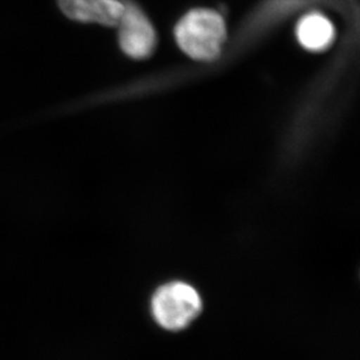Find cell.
<instances>
[{"label":"cell","instance_id":"obj_1","mask_svg":"<svg viewBox=\"0 0 360 360\" xmlns=\"http://www.w3.org/2000/svg\"><path fill=\"white\" fill-rule=\"evenodd\" d=\"M175 38L181 49L198 61H212L221 54L226 39V27L221 14L196 8L176 25Z\"/></svg>","mask_w":360,"mask_h":360},{"label":"cell","instance_id":"obj_2","mask_svg":"<svg viewBox=\"0 0 360 360\" xmlns=\"http://www.w3.org/2000/svg\"><path fill=\"white\" fill-rule=\"evenodd\" d=\"M150 309L154 320L163 329L180 331L200 315L202 299L198 290L189 283L169 282L155 292Z\"/></svg>","mask_w":360,"mask_h":360},{"label":"cell","instance_id":"obj_3","mask_svg":"<svg viewBox=\"0 0 360 360\" xmlns=\"http://www.w3.org/2000/svg\"><path fill=\"white\" fill-rule=\"evenodd\" d=\"M124 12L118 21L120 48L129 58L143 60L150 58L157 47V34L153 25L139 5L124 0Z\"/></svg>","mask_w":360,"mask_h":360},{"label":"cell","instance_id":"obj_4","mask_svg":"<svg viewBox=\"0 0 360 360\" xmlns=\"http://www.w3.org/2000/svg\"><path fill=\"white\" fill-rule=\"evenodd\" d=\"M65 17L84 24L116 27L124 12V0H58Z\"/></svg>","mask_w":360,"mask_h":360},{"label":"cell","instance_id":"obj_5","mask_svg":"<svg viewBox=\"0 0 360 360\" xmlns=\"http://www.w3.org/2000/svg\"><path fill=\"white\" fill-rule=\"evenodd\" d=\"M300 44L311 51H322L333 44L335 30L328 18L320 13L307 14L297 24Z\"/></svg>","mask_w":360,"mask_h":360}]
</instances>
